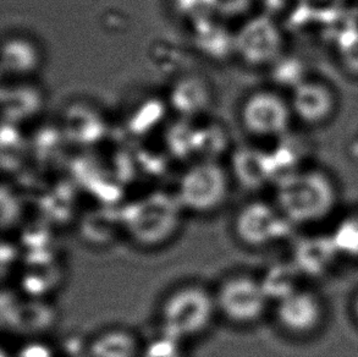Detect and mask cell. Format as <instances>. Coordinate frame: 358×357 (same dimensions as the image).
Masks as SVG:
<instances>
[{"label":"cell","mask_w":358,"mask_h":357,"mask_svg":"<svg viewBox=\"0 0 358 357\" xmlns=\"http://www.w3.org/2000/svg\"><path fill=\"white\" fill-rule=\"evenodd\" d=\"M276 318L286 332L310 335L324 321V304L315 293L302 288L278 301Z\"/></svg>","instance_id":"8992f818"},{"label":"cell","mask_w":358,"mask_h":357,"mask_svg":"<svg viewBox=\"0 0 358 357\" xmlns=\"http://www.w3.org/2000/svg\"><path fill=\"white\" fill-rule=\"evenodd\" d=\"M296 111L306 120L317 121L328 115L331 109V96L317 83H306L296 94Z\"/></svg>","instance_id":"8fae6325"},{"label":"cell","mask_w":358,"mask_h":357,"mask_svg":"<svg viewBox=\"0 0 358 357\" xmlns=\"http://www.w3.org/2000/svg\"><path fill=\"white\" fill-rule=\"evenodd\" d=\"M291 223L284 214L264 203H253L242 209L236 219V232L242 241L261 246L284 237Z\"/></svg>","instance_id":"52a82bcc"},{"label":"cell","mask_w":358,"mask_h":357,"mask_svg":"<svg viewBox=\"0 0 358 357\" xmlns=\"http://www.w3.org/2000/svg\"><path fill=\"white\" fill-rule=\"evenodd\" d=\"M80 357H83V356H80Z\"/></svg>","instance_id":"9a60e30c"},{"label":"cell","mask_w":358,"mask_h":357,"mask_svg":"<svg viewBox=\"0 0 358 357\" xmlns=\"http://www.w3.org/2000/svg\"><path fill=\"white\" fill-rule=\"evenodd\" d=\"M213 311V299L207 290L194 285L176 290L162 309L165 333L174 339L201 333L207 328Z\"/></svg>","instance_id":"7a4b0ae2"},{"label":"cell","mask_w":358,"mask_h":357,"mask_svg":"<svg viewBox=\"0 0 358 357\" xmlns=\"http://www.w3.org/2000/svg\"><path fill=\"white\" fill-rule=\"evenodd\" d=\"M138 345L134 335L124 330H110L99 335L91 345V357H136Z\"/></svg>","instance_id":"7c38bea8"},{"label":"cell","mask_w":358,"mask_h":357,"mask_svg":"<svg viewBox=\"0 0 358 357\" xmlns=\"http://www.w3.org/2000/svg\"><path fill=\"white\" fill-rule=\"evenodd\" d=\"M268 295L261 283L250 276H234L219 290L218 306L236 323H252L261 318L268 304Z\"/></svg>","instance_id":"277c9868"},{"label":"cell","mask_w":358,"mask_h":357,"mask_svg":"<svg viewBox=\"0 0 358 357\" xmlns=\"http://www.w3.org/2000/svg\"><path fill=\"white\" fill-rule=\"evenodd\" d=\"M178 219L175 203L162 197L145 200L125 214L131 235L143 244H158L168 239L178 225Z\"/></svg>","instance_id":"3957f363"},{"label":"cell","mask_w":358,"mask_h":357,"mask_svg":"<svg viewBox=\"0 0 358 357\" xmlns=\"http://www.w3.org/2000/svg\"><path fill=\"white\" fill-rule=\"evenodd\" d=\"M330 237L339 255L358 257V216L346 218Z\"/></svg>","instance_id":"4fadbf2b"},{"label":"cell","mask_w":358,"mask_h":357,"mask_svg":"<svg viewBox=\"0 0 358 357\" xmlns=\"http://www.w3.org/2000/svg\"><path fill=\"white\" fill-rule=\"evenodd\" d=\"M338 256L331 237H310L296 244L292 263L305 276H322L329 273Z\"/></svg>","instance_id":"9c48e42d"},{"label":"cell","mask_w":358,"mask_h":357,"mask_svg":"<svg viewBox=\"0 0 358 357\" xmlns=\"http://www.w3.org/2000/svg\"><path fill=\"white\" fill-rule=\"evenodd\" d=\"M242 124L251 135L274 136L285 130L289 111L285 103L273 93H256L242 108Z\"/></svg>","instance_id":"ba28073f"},{"label":"cell","mask_w":358,"mask_h":357,"mask_svg":"<svg viewBox=\"0 0 358 357\" xmlns=\"http://www.w3.org/2000/svg\"><path fill=\"white\" fill-rule=\"evenodd\" d=\"M279 211L291 224H315L329 216L336 204V190L327 175L308 172L281 183Z\"/></svg>","instance_id":"6da1fadb"},{"label":"cell","mask_w":358,"mask_h":357,"mask_svg":"<svg viewBox=\"0 0 358 357\" xmlns=\"http://www.w3.org/2000/svg\"><path fill=\"white\" fill-rule=\"evenodd\" d=\"M227 178L218 165H196L185 175L180 185V198L185 206L196 211L217 207L227 196Z\"/></svg>","instance_id":"5b68a950"},{"label":"cell","mask_w":358,"mask_h":357,"mask_svg":"<svg viewBox=\"0 0 358 357\" xmlns=\"http://www.w3.org/2000/svg\"><path fill=\"white\" fill-rule=\"evenodd\" d=\"M354 309L355 316H356V318L358 319V295L357 298H356V300H355Z\"/></svg>","instance_id":"5bb4252c"},{"label":"cell","mask_w":358,"mask_h":357,"mask_svg":"<svg viewBox=\"0 0 358 357\" xmlns=\"http://www.w3.org/2000/svg\"><path fill=\"white\" fill-rule=\"evenodd\" d=\"M305 275L291 262L285 265H278L268 270L266 278L261 284L269 299H275L276 302L289 295L302 289L301 279Z\"/></svg>","instance_id":"30bf717a"}]
</instances>
